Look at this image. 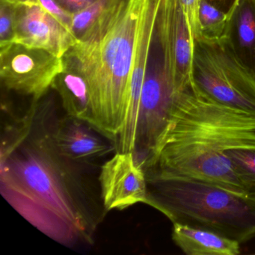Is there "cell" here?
<instances>
[{
    "label": "cell",
    "instance_id": "9",
    "mask_svg": "<svg viewBox=\"0 0 255 255\" xmlns=\"http://www.w3.org/2000/svg\"><path fill=\"white\" fill-rule=\"evenodd\" d=\"M15 5L14 43L41 49L63 58L77 39L36 0H23Z\"/></svg>",
    "mask_w": 255,
    "mask_h": 255
},
{
    "label": "cell",
    "instance_id": "1",
    "mask_svg": "<svg viewBox=\"0 0 255 255\" xmlns=\"http://www.w3.org/2000/svg\"><path fill=\"white\" fill-rule=\"evenodd\" d=\"M232 149H255V115L213 101L191 81L141 165L147 178L183 176L249 195L227 155Z\"/></svg>",
    "mask_w": 255,
    "mask_h": 255
},
{
    "label": "cell",
    "instance_id": "20",
    "mask_svg": "<svg viewBox=\"0 0 255 255\" xmlns=\"http://www.w3.org/2000/svg\"><path fill=\"white\" fill-rule=\"evenodd\" d=\"M37 2L52 16L57 19L68 30L72 32L74 14L65 10L56 0H36ZM74 34V33H73Z\"/></svg>",
    "mask_w": 255,
    "mask_h": 255
},
{
    "label": "cell",
    "instance_id": "23",
    "mask_svg": "<svg viewBox=\"0 0 255 255\" xmlns=\"http://www.w3.org/2000/svg\"><path fill=\"white\" fill-rule=\"evenodd\" d=\"M205 1L228 15L237 2V0H205Z\"/></svg>",
    "mask_w": 255,
    "mask_h": 255
},
{
    "label": "cell",
    "instance_id": "14",
    "mask_svg": "<svg viewBox=\"0 0 255 255\" xmlns=\"http://www.w3.org/2000/svg\"><path fill=\"white\" fill-rule=\"evenodd\" d=\"M172 240L187 255H238L240 243L204 228L173 224Z\"/></svg>",
    "mask_w": 255,
    "mask_h": 255
},
{
    "label": "cell",
    "instance_id": "21",
    "mask_svg": "<svg viewBox=\"0 0 255 255\" xmlns=\"http://www.w3.org/2000/svg\"><path fill=\"white\" fill-rule=\"evenodd\" d=\"M180 1L183 5V10L187 16L194 37L196 32L197 14H198L199 0H180Z\"/></svg>",
    "mask_w": 255,
    "mask_h": 255
},
{
    "label": "cell",
    "instance_id": "10",
    "mask_svg": "<svg viewBox=\"0 0 255 255\" xmlns=\"http://www.w3.org/2000/svg\"><path fill=\"white\" fill-rule=\"evenodd\" d=\"M159 3V0H147L140 20L135 56L129 79L126 116L118 136V151L134 153L136 149L137 127L141 91L147 71Z\"/></svg>",
    "mask_w": 255,
    "mask_h": 255
},
{
    "label": "cell",
    "instance_id": "15",
    "mask_svg": "<svg viewBox=\"0 0 255 255\" xmlns=\"http://www.w3.org/2000/svg\"><path fill=\"white\" fill-rule=\"evenodd\" d=\"M64 61L65 69L56 77L52 89L59 94L70 117L91 125L92 109L87 83L72 64Z\"/></svg>",
    "mask_w": 255,
    "mask_h": 255
},
{
    "label": "cell",
    "instance_id": "16",
    "mask_svg": "<svg viewBox=\"0 0 255 255\" xmlns=\"http://www.w3.org/2000/svg\"><path fill=\"white\" fill-rule=\"evenodd\" d=\"M125 0H95L93 3L74 14L72 32L77 41L89 39L105 26Z\"/></svg>",
    "mask_w": 255,
    "mask_h": 255
},
{
    "label": "cell",
    "instance_id": "18",
    "mask_svg": "<svg viewBox=\"0 0 255 255\" xmlns=\"http://www.w3.org/2000/svg\"><path fill=\"white\" fill-rule=\"evenodd\" d=\"M227 155L248 195L255 198V149H232Z\"/></svg>",
    "mask_w": 255,
    "mask_h": 255
},
{
    "label": "cell",
    "instance_id": "13",
    "mask_svg": "<svg viewBox=\"0 0 255 255\" xmlns=\"http://www.w3.org/2000/svg\"><path fill=\"white\" fill-rule=\"evenodd\" d=\"M71 119L70 122L61 124L50 136L62 159L79 162L100 157L110 151L107 143L85 126V122Z\"/></svg>",
    "mask_w": 255,
    "mask_h": 255
},
{
    "label": "cell",
    "instance_id": "17",
    "mask_svg": "<svg viewBox=\"0 0 255 255\" xmlns=\"http://www.w3.org/2000/svg\"><path fill=\"white\" fill-rule=\"evenodd\" d=\"M228 14L222 12L205 0H199L195 36L206 39H221L228 20Z\"/></svg>",
    "mask_w": 255,
    "mask_h": 255
},
{
    "label": "cell",
    "instance_id": "3",
    "mask_svg": "<svg viewBox=\"0 0 255 255\" xmlns=\"http://www.w3.org/2000/svg\"><path fill=\"white\" fill-rule=\"evenodd\" d=\"M146 2L125 0L105 26L89 39L77 41L63 57L87 83L91 126L110 138H118L125 122L137 35Z\"/></svg>",
    "mask_w": 255,
    "mask_h": 255
},
{
    "label": "cell",
    "instance_id": "8",
    "mask_svg": "<svg viewBox=\"0 0 255 255\" xmlns=\"http://www.w3.org/2000/svg\"><path fill=\"white\" fill-rule=\"evenodd\" d=\"M99 180L107 211L137 204H150L145 171L132 152L117 151L101 167Z\"/></svg>",
    "mask_w": 255,
    "mask_h": 255
},
{
    "label": "cell",
    "instance_id": "22",
    "mask_svg": "<svg viewBox=\"0 0 255 255\" xmlns=\"http://www.w3.org/2000/svg\"><path fill=\"white\" fill-rule=\"evenodd\" d=\"M65 10L74 14L93 3L95 0H56Z\"/></svg>",
    "mask_w": 255,
    "mask_h": 255
},
{
    "label": "cell",
    "instance_id": "24",
    "mask_svg": "<svg viewBox=\"0 0 255 255\" xmlns=\"http://www.w3.org/2000/svg\"><path fill=\"white\" fill-rule=\"evenodd\" d=\"M5 1H8V2H12V3H16V2H21L23 0H5Z\"/></svg>",
    "mask_w": 255,
    "mask_h": 255
},
{
    "label": "cell",
    "instance_id": "11",
    "mask_svg": "<svg viewBox=\"0 0 255 255\" xmlns=\"http://www.w3.org/2000/svg\"><path fill=\"white\" fill-rule=\"evenodd\" d=\"M174 83L180 91L192 81L194 37L180 0H161Z\"/></svg>",
    "mask_w": 255,
    "mask_h": 255
},
{
    "label": "cell",
    "instance_id": "4",
    "mask_svg": "<svg viewBox=\"0 0 255 255\" xmlns=\"http://www.w3.org/2000/svg\"><path fill=\"white\" fill-rule=\"evenodd\" d=\"M150 206L173 224L204 228L245 243L255 237V198L176 175L147 178Z\"/></svg>",
    "mask_w": 255,
    "mask_h": 255
},
{
    "label": "cell",
    "instance_id": "12",
    "mask_svg": "<svg viewBox=\"0 0 255 255\" xmlns=\"http://www.w3.org/2000/svg\"><path fill=\"white\" fill-rule=\"evenodd\" d=\"M221 39L255 77V0H237Z\"/></svg>",
    "mask_w": 255,
    "mask_h": 255
},
{
    "label": "cell",
    "instance_id": "5",
    "mask_svg": "<svg viewBox=\"0 0 255 255\" xmlns=\"http://www.w3.org/2000/svg\"><path fill=\"white\" fill-rule=\"evenodd\" d=\"M192 82L213 101L255 115V77L222 39L194 37Z\"/></svg>",
    "mask_w": 255,
    "mask_h": 255
},
{
    "label": "cell",
    "instance_id": "6",
    "mask_svg": "<svg viewBox=\"0 0 255 255\" xmlns=\"http://www.w3.org/2000/svg\"><path fill=\"white\" fill-rule=\"evenodd\" d=\"M178 92L174 83L163 17L156 13L141 91L136 148L141 146L147 154L153 150L168 125Z\"/></svg>",
    "mask_w": 255,
    "mask_h": 255
},
{
    "label": "cell",
    "instance_id": "2",
    "mask_svg": "<svg viewBox=\"0 0 255 255\" xmlns=\"http://www.w3.org/2000/svg\"><path fill=\"white\" fill-rule=\"evenodd\" d=\"M2 154V193L28 222L50 238L68 243L84 234L86 218L68 183L50 136Z\"/></svg>",
    "mask_w": 255,
    "mask_h": 255
},
{
    "label": "cell",
    "instance_id": "7",
    "mask_svg": "<svg viewBox=\"0 0 255 255\" xmlns=\"http://www.w3.org/2000/svg\"><path fill=\"white\" fill-rule=\"evenodd\" d=\"M65 69L64 58L11 43L0 47V77L8 90L39 101Z\"/></svg>",
    "mask_w": 255,
    "mask_h": 255
},
{
    "label": "cell",
    "instance_id": "19",
    "mask_svg": "<svg viewBox=\"0 0 255 255\" xmlns=\"http://www.w3.org/2000/svg\"><path fill=\"white\" fill-rule=\"evenodd\" d=\"M15 38V5L5 0L0 4V47L14 43Z\"/></svg>",
    "mask_w": 255,
    "mask_h": 255
}]
</instances>
